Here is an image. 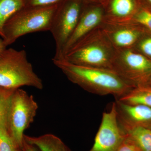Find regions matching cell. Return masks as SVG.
Returning a JSON list of instances; mask_svg holds the SVG:
<instances>
[{
  "label": "cell",
  "mask_w": 151,
  "mask_h": 151,
  "mask_svg": "<svg viewBox=\"0 0 151 151\" xmlns=\"http://www.w3.org/2000/svg\"><path fill=\"white\" fill-rule=\"evenodd\" d=\"M52 61L70 81L90 93L118 99L133 88L112 69L76 65L64 59Z\"/></svg>",
  "instance_id": "1"
},
{
  "label": "cell",
  "mask_w": 151,
  "mask_h": 151,
  "mask_svg": "<svg viewBox=\"0 0 151 151\" xmlns=\"http://www.w3.org/2000/svg\"><path fill=\"white\" fill-rule=\"evenodd\" d=\"M29 86L42 89V80L35 72L24 50L6 49L0 58V87L9 89Z\"/></svg>",
  "instance_id": "4"
},
{
  "label": "cell",
  "mask_w": 151,
  "mask_h": 151,
  "mask_svg": "<svg viewBox=\"0 0 151 151\" xmlns=\"http://www.w3.org/2000/svg\"><path fill=\"white\" fill-rule=\"evenodd\" d=\"M63 0H24L25 6H46L57 4Z\"/></svg>",
  "instance_id": "20"
},
{
  "label": "cell",
  "mask_w": 151,
  "mask_h": 151,
  "mask_svg": "<svg viewBox=\"0 0 151 151\" xmlns=\"http://www.w3.org/2000/svg\"><path fill=\"white\" fill-rule=\"evenodd\" d=\"M103 18V12L100 8L90 9L80 14L78 23L72 35L68 41L63 51L64 55L70 48L99 25Z\"/></svg>",
  "instance_id": "10"
},
{
  "label": "cell",
  "mask_w": 151,
  "mask_h": 151,
  "mask_svg": "<svg viewBox=\"0 0 151 151\" xmlns=\"http://www.w3.org/2000/svg\"><path fill=\"white\" fill-rule=\"evenodd\" d=\"M150 83L151 84V77L150 78Z\"/></svg>",
  "instance_id": "26"
},
{
  "label": "cell",
  "mask_w": 151,
  "mask_h": 151,
  "mask_svg": "<svg viewBox=\"0 0 151 151\" xmlns=\"http://www.w3.org/2000/svg\"><path fill=\"white\" fill-rule=\"evenodd\" d=\"M22 150V151H40L37 147L28 143L24 139L23 142Z\"/></svg>",
  "instance_id": "23"
},
{
  "label": "cell",
  "mask_w": 151,
  "mask_h": 151,
  "mask_svg": "<svg viewBox=\"0 0 151 151\" xmlns=\"http://www.w3.org/2000/svg\"><path fill=\"white\" fill-rule=\"evenodd\" d=\"M135 21L151 31V11L146 8L141 9L134 17Z\"/></svg>",
  "instance_id": "19"
},
{
  "label": "cell",
  "mask_w": 151,
  "mask_h": 151,
  "mask_svg": "<svg viewBox=\"0 0 151 151\" xmlns=\"http://www.w3.org/2000/svg\"><path fill=\"white\" fill-rule=\"evenodd\" d=\"M115 103L120 125L149 128L148 126L151 124V108L143 105L127 104L118 100Z\"/></svg>",
  "instance_id": "9"
},
{
  "label": "cell",
  "mask_w": 151,
  "mask_h": 151,
  "mask_svg": "<svg viewBox=\"0 0 151 151\" xmlns=\"http://www.w3.org/2000/svg\"><path fill=\"white\" fill-rule=\"evenodd\" d=\"M117 100L132 105H143L151 108V86L141 85L133 87Z\"/></svg>",
  "instance_id": "13"
},
{
  "label": "cell",
  "mask_w": 151,
  "mask_h": 151,
  "mask_svg": "<svg viewBox=\"0 0 151 151\" xmlns=\"http://www.w3.org/2000/svg\"><path fill=\"white\" fill-rule=\"evenodd\" d=\"M15 90L0 87V126H5L7 128V121L11 99Z\"/></svg>",
  "instance_id": "17"
},
{
  "label": "cell",
  "mask_w": 151,
  "mask_h": 151,
  "mask_svg": "<svg viewBox=\"0 0 151 151\" xmlns=\"http://www.w3.org/2000/svg\"><path fill=\"white\" fill-rule=\"evenodd\" d=\"M6 47L7 46L4 42L3 39L0 37V58L3 52L6 49Z\"/></svg>",
  "instance_id": "24"
},
{
  "label": "cell",
  "mask_w": 151,
  "mask_h": 151,
  "mask_svg": "<svg viewBox=\"0 0 151 151\" xmlns=\"http://www.w3.org/2000/svg\"><path fill=\"white\" fill-rule=\"evenodd\" d=\"M126 137L119 124L114 102L110 111L103 113L94 144L88 151H117Z\"/></svg>",
  "instance_id": "8"
},
{
  "label": "cell",
  "mask_w": 151,
  "mask_h": 151,
  "mask_svg": "<svg viewBox=\"0 0 151 151\" xmlns=\"http://www.w3.org/2000/svg\"><path fill=\"white\" fill-rule=\"evenodd\" d=\"M81 10V4L76 0L69 2L60 9L58 6L49 31L55 42L53 59L63 58L64 48L78 23Z\"/></svg>",
  "instance_id": "7"
},
{
  "label": "cell",
  "mask_w": 151,
  "mask_h": 151,
  "mask_svg": "<svg viewBox=\"0 0 151 151\" xmlns=\"http://www.w3.org/2000/svg\"><path fill=\"white\" fill-rule=\"evenodd\" d=\"M87 35L68 50L63 59L76 65L112 69L116 52L103 33Z\"/></svg>",
  "instance_id": "3"
},
{
  "label": "cell",
  "mask_w": 151,
  "mask_h": 151,
  "mask_svg": "<svg viewBox=\"0 0 151 151\" xmlns=\"http://www.w3.org/2000/svg\"><path fill=\"white\" fill-rule=\"evenodd\" d=\"M136 7L135 0H112L111 10L114 16L125 17L133 13Z\"/></svg>",
  "instance_id": "16"
},
{
  "label": "cell",
  "mask_w": 151,
  "mask_h": 151,
  "mask_svg": "<svg viewBox=\"0 0 151 151\" xmlns=\"http://www.w3.org/2000/svg\"><path fill=\"white\" fill-rule=\"evenodd\" d=\"M38 108L32 95L23 89L14 91L9 109L7 129L17 145L22 147L24 132L34 121Z\"/></svg>",
  "instance_id": "5"
},
{
  "label": "cell",
  "mask_w": 151,
  "mask_h": 151,
  "mask_svg": "<svg viewBox=\"0 0 151 151\" xmlns=\"http://www.w3.org/2000/svg\"><path fill=\"white\" fill-rule=\"evenodd\" d=\"M106 35L110 36V41L116 46L127 49L137 41L139 33L136 29L126 27L117 29L110 32V35Z\"/></svg>",
  "instance_id": "14"
},
{
  "label": "cell",
  "mask_w": 151,
  "mask_h": 151,
  "mask_svg": "<svg viewBox=\"0 0 151 151\" xmlns=\"http://www.w3.org/2000/svg\"><path fill=\"white\" fill-rule=\"evenodd\" d=\"M57 7V4L46 6H24L14 14L3 28L2 39L6 46L28 34L49 31Z\"/></svg>",
  "instance_id": "2"
},
{
  "label": "cell",
  "mask_w": 151,
  "mask_h": 151,
  "mask_svg": "<svg viewBox=\"0 0 151 151\" xmlns=\"http://www.w3.org/2000/svg\"><path fill=\"white\" fill-rule=\"evenodd\" d=\"M139 47L143 53L151 58V37L145 38L141 41Z\"/></svg>",
  "instance_id": "22"
},
{
  "label": "cell",
  "mask_w": 151,
  "mask_h": 151,
  "mask_svg": "<svg viewBox=\"0 0 151 151\" xmlns=\"http://www.w3.org/2000/svg\"><path fill=\"white\" fill-rule=\"evenodd\" d=\"M25 6L24 0H0V37H3V28L7 21Z\"/></svg>",
  "instance_id": "15"
},
{
  "label": "cell",
  "mask_w": 151,
  "mask_h": 151,
  "mask_svg": "<svg viewBox=\"0 0 151 151\" xmlns=\"http://www.w3.org/2000/svg\"><path fill=\"white\" fill-rule=\"evenodd\" d=\"M117 151H140L137 146L127 137L120 145Z\"/></svg>",
  "instance_id": "21"
},
{
  "label": "cell",
  "mask_w": 151,
  "mask_h": 151,
  "mask_svg": "<svg viewBox=\"0 0 151 151\" xmlns=\"http://www.w3.org/2000/svg\"><path fill=\"white\" fill-rule=\"evenodd\" d=\"M25 140L37 147L40 151H71L59 137L47 134L39 137L24 135Z\"/></svg>",
  "instance_id": "12"
},
{
  "label": "cell",
  "mask_w": 151,
  "mask_h": 151,
  "mask_svg": "<svg viewBox=\"0 0 151 151\" xmlns=\"http://www.w3.org/2000/svg\"><path fill=\"white\" fill-rule=\"evenodd\" d=\"M114 70L133 87L144 85L151 77V60L127 48L116 53L113 64Z\"/></svg>",
  "instance_id": "6"
},
{
  "label": "cell",
  "mask_w": 151,
  "mask_h": 151,
  "mask_svg": "<svg viewBox=\"0 0 151 151\" xmlns=\"http://www.w3.org/2000/svg\"><path fill=\"white\" fill-rule=\"evenodd\" d=\"M148 4L151 6V0H146Z\"/></svg>",
  "instance_id": "25"
},
{
  "label": "cell",
  "mask_w": 151,
  "mask_h": 151,
  "mask_svg": "<svg viewBox=\"0 0 151 151\" xmlns=\"http://www.w3.org/2000/svg\"><path fill=\"white\" fill-rule=\"evenodd\" d=\"M120 126L126 137L140 151H151V129L142 126Z\"/></svg>",
  "instance_id": "11"
},
{
  "label": "cell",
  "mask_w": 151,
  "mask_h": 151,
  "mask_svg": "<svg viewBox=\"0 0 151 151\" xmlns=\"http://www.w3.org/2000/svg\"><path fill=\"white\" fill-rule=\"evenodd\" d=\"M0 151H22L9 134L6 127L0 126Z\"/></svg>",
  "instance_id": "18"
}]
</instances>
